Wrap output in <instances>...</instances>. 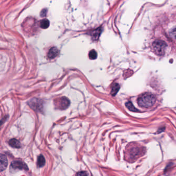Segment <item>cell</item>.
Wrapping results in <instances>:
<instances>
[{
  "label": "cell",
  "mask_w": 176,
  "mask_h": 176,
  "mask_svg": "<svg viewBox=\"0 0 176 176\" xmlns=\"http://www.w3.org/2000/svg\"><path fill=\"white\" fill-rule=\"evenodd\" d=\"M70 105V101L66 97L61 98L58 102V107L61 109H66Z\"/></svg>",
  "instance_id": "obj_6"
},
{
  "label": "cell",
  "mask_w": 176,
  "mask_h": 176,
  "mask_svg": "<svg viewBox=\"0 0 176 176\" xmlns=\"http://www.w3.org/2000/svg\"><path fill=\"white\" fill-rule=\"evenodd\" d=\"M88 56L90 60H95L97 57V53L94 50H92L89 52Z\"/></svg>",
  "instance_id": "obj_15"
},
{
  "label": "cell",
  "mask_w": 176,
  "mask_h": 176,
  "mask_svg": "<svg viewBox=\"0 0 176 176\" xmlns=\"http://www.w3.org/2000/svg\"><path fill=\"white\" fill-rule=\"evenodd\" d=\"M119 89H120L119 85L117 83H115L112 87L111 92V94L113 96H115L116 94V93L119 91Z\"/></svg>",
  "instance_id": "obj_12"
},
{
  "label": "cell",
  "mask_w": 176,
  "mask_h": 176,
  "mask_svg": "<svg viewBox=\"0 0 176 176\" xmlns=\"http://www.w3.org/2000/svg\"><path fill=\"white\" fill-rule=\"evenodd\" d=\"M9 144L10 146H11L13 148H20L21 147V144L20 142L16 140V139H11L9 142Z\"/></svg>",
  "instance_id": "obj_9"
},
{
  "label": "cell",
  "mask_w": 176,
  "mask_h": 176,
  "mask_svg": "<svg viewBox=\"0 0 176 176\" xmlns=\"http://www.w3.org/2000/svg\"><path fill=\"white\" fill-rule=\"evenodd\" d=\"M29 105L35 111H41L42 108V104L41 101L37 99H32L29 102Z\"/></svg>",
  "instance_id": "obj_4"
},
{
  "label": "cell",
  "mask_w": 176,
  "mask_h": 176,
  "mask_svg": "<svg viewBox=\"0 0 176 176\" xmlns=\"http://www.w3.org/2000/svg\"><path fill=\"white\" fill-rule=\"evenodd\" d=\"M126 106L131 111H132V112H138V111L137 109H136L134 106L133 104L132 103V102H127V103H126Z\"/></svg>",
  "instance_id": "obj_14"
},
{
  "label": "cell",
  "mask_w": 176,
  "mask_h": 176,
  "mask_svg": "<svg viewBox=\"0 0 176 176\" xmlns=\"http://www.w3.org/2000/svg\"><path fill=\"white\" fill-rule=\"evenodd\" d=\"M58 54H59V50L56 47H53L49 50L48 54V57L50 59H53Z\"/></svg>",
  "instance_id": "obj_8"
},
{
  "label": "cell",
  "mask_w": 176,
  "mask_h": 176,
  "mask_svg": "<svg viewBox=\"0 0 176 176\" xmlns=\"http://www.w3.org/2000/svg\"><path fill=\"white\" fill-rule=\"evenodd\" d=\"M76 176H89V175L87 174V172L83 171V172H80L78 173Z\"/></svg>",
  "instance_id": "obj_16"
},
{
  "label": "cell",
  "mask_w": 176,
  "mask_h": 176,
  "mask_svg": "<svg viewBox=\"0 0 176 176\" xmlns=\"http://www.w3.org/2000/svg\"><path fill=\"white\" fill-rule=\"evenodd\" d=\"M50 25V22L48 19H43L40 23V26L43 29L47 28Z\"/></svg>",
  "instance_id": "obj_13"
},
{
  "label": "cell",
  "mask_w": 176,
  "mask_h": 176,
  "mask_svg": "<svg viewBox=\"0 0 176 176\" xmlns=\"http://www.w3.org/2000/svg\"><path fill=\"white\" fill-rule=\"evenodd\" d=\"M46 163V160L45 158L42 155H40L38 157V160H37V165L39 167H43L44 165H45Z\"/></svg>",
  "instance_id": "obj_11"
},
{
  "label": "cell",
  "mask_w": 176,
  "mask_h": 176,
  "mask_svg": "<svg viewBox=\"0 0 176 176\" xmlns=\"http://www.w3.org/2000/svg\"><path fill=\"white\" fill-rule=\"evenodd\" d=\"M101 30L100 28H98L97 30H94L90 33V34L91 35L92 38H93V40H96L98 39L100 35V33H101Z\"/></svg>",
  "instance_id": "obj_10"
},
{
  "label": "cell",
  "mask_w": 176,
  "mask_h": 176,
  "mask_svg": "<svg viewBox=\"0 0 176 176\" xmlns=\"http://www.w3.org/2000/svg\"><path fill=\"white\" fill-rule=\"evenodd\" d=\"M47 9H43L41 10L40 15L41 17H45L47 16Z\"/></svg>",
  "instance_id": "obj_17"
},
{
  "label": "cell",
  "mask_w": 176,
  "mask_h": 176,
  "mask_svg": "<svg viewBox=\"0 0 176 176\" xmlns=\"http://www.w3.org/2000/svg\"><path fill=\"white\" fill-rule=\"evenodd\" d=\"M143 149L138 147L132 146L128 149V153L131 160L136 159L140 157L143 154Z\"/></svg>",
  "instance_id": "obj_3"
},
{
  "label": "cell",
  "mask_w": 176,
  "mask_h": 176,
  "mask_svg": "<svg viewBox=\"0 0 176 176\" xmlns=\"http://www.w3.org/2000/svg\"><path fill=\"white\" fill-rule=\"evenodd\" d=\"M156 101V98L153 94L146 92L143 94L138 98L137 102L139 106L142 107L148 108L155 104Z\"/></svg>",
  "instance_id": "obj_1"
},
{
  "label": "cell",
  "mask_w": 176,
  "mask_h": 176,
  "mask_svg": "<svg viewBox=\"0 0 176 176\" xmlns=\"http://www.w3.org/2000/svg\"><path fill=\"white\" fill-rule=\"evenodd\" d=\"M8 165V161L5 156L0 155V172L4 171Z\"/></svg>",
  "instance_id": "obj_7"
},
{
  "label": "cell",
  "mask_w": 176,
  "mask_h": 176,
  "mask_svg": "<svg viewBox=\"0 0 176 176\" xmlns=\"http://www.w3.org/2000/svg\"><path fill=\"white\" fill-rule=\"evenodd\" d=\"M11 167L13 169L18 170H28V167L27 165L23 162L19 161H15L12 162L11 164Z\"/></svg>",
  "instance_id": "obj_5"
},
{
  "label": "cell",
  "mask_w": 176,
  "mask_h": 176,
  "mask_svg": "<svg viewBox=\"0 0 176 176\" xmlns=\"http://www.w3.org/2000/svg\"><path fill=\"white\" fill-rule=\"evenodd\" d=\"M152 46L156 54L160 56H162L165 53L167 45L162 40H157L153 43Z\"/></svg>",
  "instance_id": "obj_2"
}]
</instances>
